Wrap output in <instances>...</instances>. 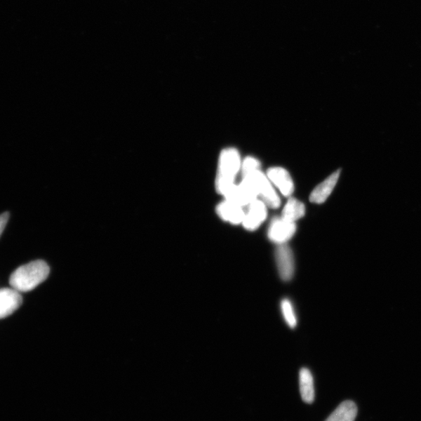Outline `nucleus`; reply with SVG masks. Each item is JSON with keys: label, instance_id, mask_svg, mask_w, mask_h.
<instances>
[{"label": "nucleus", "instance_id": "1", "mask_svg": "<svg viewBox=\"0 0 421 421\" xmlns=\"http://www.w3.org/2000/svg\"><path fill=\"white\" fill-rule=\"evenodd\" d=\"M49 272V267L45 262L34 261L14 271L10 278V284L18 292L31 291L44 282Z\"/></svg>", "mask_w": 421, "mask_h": 421}, {"label": "nucleus", "instance_id": "2", "mask_svg": "<svg viewBox=\"0 0 421 421\" xmlns=\"http://www.w3.org/2000/svg\"><path fill=\"white\" fill-rule=\"evenodd\" d=\"M240 153L234 147L222 150L218 166L215 189L218 193L224 194L234 185V180L241 168Z\"/></svg>", "mask_w": 421, "mask_h": 421}, {"label": "nucleus", "instance_id": "3", "mask_svg": "<svg viewBox=\"0 0 421 421\" xmlns=\"http://www.w3.org/2000/svg\"><path fill=\"white\" fill-rule=\"evenodd\" d=\"M254 187L258 195L261 198L265 205L272 208H277L280 206L281 201L271 185L270 180L260 170L243 175Z\"/></svg>", "mask_w": 421, "mask_h": 421}, {"label": "nucleus", "instance_id": "4", "mask_svg": "<svg viewBox=\"0 0 421 421\" xmlns=\"http://www.w3.org/2000/svg\"><path fill=\"white\" fill-rule=\"evenodd\" d=\"M296 222L287 221L283 218H276L270 224L268 230L269 240L278 245L286 244L296 233Z\"/></svg>", "mask_w": 421, "mask_h": 421}, {"label": "nucleus", "instance_id": "5", "mask_svg": "<svg viewBox=\"0 0 421 421\" xmlns=\"http://www.w3.org/2000/svg\"><path fill=\"white\" fill-rule=\"evenodd\" d=\"M275 257L281 279L283 281L291 280L295 272L294 256L291 248L286 243L279 245Z\"/></svg>", "mask_w": 421, "mask_h": 421}, {"label": "nucleus", "instance_id": "6", "mask_svg": "<svg viewBox=\"0 0 421 421\" xmlns=\"http://www.w3.org/2000/svg\"><path fill=\"white\" fill-rule=\"evenodd\" d=\"M267 214V206L262 201L251 202L242 222L243 227L249 231L256 230L265 220Z\"/></svg>", "mask_w": 421, "mask_h": 421}, {"label": "nucleus", "instance_id": "7", "mask_svg": "<svg viewBox=\"0 0 421 421\" xmlns=\"http://www.w3.org/2000/svg\"><path fill=\"white\" fill-rule=\"evenodd\" d=\"M267 177L284 196H290L293 193V181L290 174L285 168L281 167L270 168L267 172Z\"/></svg>", "mask_w": 421, "mask_h": 421}, {"label": "nucleus", "instance_id": "8", "mask_svg": "<svg viewBox=\"0 0 421 421\" xmlns=\"http://www.w3.org/2000/svg\"><path fill=\"white\" fill-rule=\"evenodd\" d=\"M22 304V298H21L18 291L14 289L0 290V319L8 317Z\"/></svg>", "mask_w": 421, "mask_h": 421}, {"label": "nucleus", "instance_id": "9", "mask_svg": "<svg viewBox=\"0 0 421 421\" xmlns=\"http://www.w3.org/2000/svg\"><path fill=\"white\" fill-rule=\"evenodd\" d=\"M216 213L221 220L234 225L242 223L245 216L243 207L227 200L217 206Z\"/></svg>", "mask_w": 421, "mask_h": 421}, {"label": "nucleus", "instance_id": "10", "mask_svg": "<svg viewBox=\"0 0 421 421\" xmlns=\"http://www.w3.org/2000/svg\"><path fill=\"white\" fill-rule=\"evenodd\" d=\"M341 171L338 170L333 173L326 180L316 187L310 196V200L315 203H324L333 192L335 187L338 182Z\"/></svg>", "mask_w": 421, "mask_h": 421}, {"label": "nucleus", "instance_id": "11", "mask_svg": "<svg viewBox=\"0 0 421 421\" xmlns=\"http://www.w3.org/2000/svg\"><path fill=\"white\" fill-rule=\"evenodd\" d=\"M300 392L302 399L311 404L314 400V379L311 371L302 368L300 371Z\"/></svg>", "mask_w": 421, "mask_h": 421}, {"label": "nucleus", "instance_id": "12", "mask_svg": "<svg viewBox=\"0 0 421 421\" xmlns=\"http://www.w3.org/2000/svg\"><path fill=\"white\" fill-rule=\"evenodd\" d=\"M357 415V406L351 400L342 402L326 421H354Z\"/></svg>", "mask_w": 421, "mask_h": 421}, {"label": "nucleus", "instance_id": "13", "mask_svg": "<svg viewBox=\"0 0 421 421\" xmlns=\"http://www.w3.org/2000/svg\"><path fill=\"white\" fill-rule=\"evenodd\" d=\"M305 206L303 203L296 199H290L283 210L282 218L284 220L293 222L301 219L305 215Z\"/></svg>", "mask_w": 421, "mask_h": 421}, {"label": "nucleus", "instance_id": "14", "mask_svg": "<svg viewBox=\"0 0 421 421\" xmlns=\"http://www.w3.org/2000/svg\"><path fill=\"white\" fill-rule=\"evenodd\" d=\"M281 310H282L283 318L287 325L290 328L296 327L298 321L291 302L286 299L283 300L282 303H281Z\"/></svg>", "mask_w": 421, "mask_h": 421}, {"label": "nucleus", "instance_id": "15", "mask_svg": "<svg viewBox=\"0 0 421 421\" xmlns=\"http://www.w3.org/2000/svg\"><path fill=\"white\" fill-rule=\"evenodd\" d=\"M260 166H261V163H260L258 159L253 157L246 158L241 166L243 177V175L258 171Z\"/></svg>", "mask_w": 421, "mask_h": 421}, {"label": "nucleus", "instance_id": "16", "mask_svg": "<svg viewBox=\"0 0 421 421\" xmlns=\"http://www.w3.org/2000/svg\"><path fill=\"white\" fill-rule=\"evenodd\" d=\"M10 218L9 213H5L0 215V236L4 233V230L6 228L7 222H8Z\"/></svg>", "mask_w": 421, "mask_h": 421}]
</instances>
